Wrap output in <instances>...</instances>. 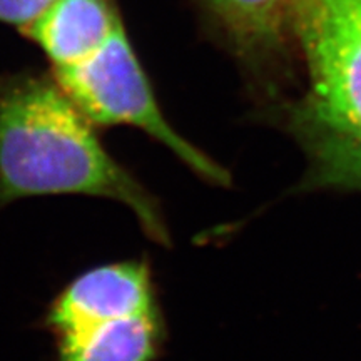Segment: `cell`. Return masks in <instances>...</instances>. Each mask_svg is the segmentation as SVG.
<instances>
[{"label":"cell","mask_w":361,"mask_h":361,"mask_svg":"<svg viewBox=\"0 0 361 361\" xmlns=\"http://www.w3.org/2000/svg\"><path fill=\"white\" fill-rule=\"evenodd\" d=\"M107 197L128 206L142 231L171 245L159 202L109 154L96 126L54 79H0V209L37 196Z\"/></svg>","instance_id":"6da1fadb"},{"label":"cell","mask_w":361,"mask_h":361,"mask_svg":"<svg viewBox=\"0 0 361 361\" xmlns=\"http://www.w3.org/2000/svg\"><path fill=\"white\" fill-rule=\"evenodd\" d=\"M308 92L301 139L324 184L361 188V0H293Z\"/></svg>","instance_id":"7a4b0ae2"},{"label":"cell","mask_w":361,"mask_h":361,"mask_svg":"<svg viewBox=\"0 0 361 361\" xmlns=\"http://www.w3.org/2000/svg\"><path fill=\"white\" fill-rule=\"evenodd\" d=\"M54 79L96 128L141 129L202 179L228 183L226 171L168 123L123 25L89 57L54 69Z\"/></svg>","instance_id":"3957f363"},{"label":"cell","mask_w":361,"mask_h":361,"mask_svg":"<svg viewBox=\"0 0 361 361\" xmlns=\"http://www.w3.org/2000/svg\"><path fill=\"white\" fill-rule=\"evenodd\" d=\"M159 296L147 259L116 261L75 276L54 298L44 316L51 335L109 316L159 310Z\"/></svg>","instance_id":"277c9868"},{"label":"cell","mask_w":361,"mask_h":361,"mask_svg":"<svg viewBox=\"0 0 361 361\" xmlns=\"http://www.w3.org/2000/svg\"><path fill=\"white\" fill-rule=\"evenodd\" d=\"M54 361H156L166 340L162 310L109 316L51 335Z\"/></svg>","instance_id":"5b68a950"},{"label":"cell","mask_w":361,"mask_h":361,"mask_svg":"<svg viewBox=\"0 0 361 361\" xmlns=\"http://www.w3.org/2000/svg\"><path fill=\"white\" fill-rule=\"evenodd\" d=\"M121 25L107 0H56L22 32L61 69L101 49Z\"/></svg>","instance_id":"8992f818"},{"label":"cell","mask_w":361,"mask_h":361,"mask_svg":"<svg viewBox=\"0 0 361 361\" xmlns=\"http://www.w3.org/2000/svg\"><path fill=\"white\" fill-rule=\"evenodd\" d=\"M202 4L246 51L276 45L291 22L293 0H202Z\"/></svg>","instance_id":"52a82bcc"},{"label":"cell","mask_w":361,"mask_h":361,"mask_svg":"<svg viewBox=\"0 0 361 361\" xmlns=\"http://www.w3.org/2000/svg\"><path fill=\"white\" fill-rule=\"evenodd\" d=\"M56 0H0V22L25 30L34 24Z\"/></svg>","instance_id":"ba28073f"}]
</instances>
